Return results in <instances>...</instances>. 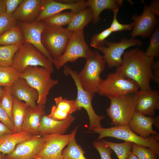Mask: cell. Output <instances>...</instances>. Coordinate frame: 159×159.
<instances>
[{"instance_id":"cell-46","label":"cell","mask_w":159,"mask_h":159,"mask_svg":"<svg viewBox=\"0 0 159 159\" xmlns=\"http://www.w3.org/2000/svg\"><path fill=\"white\" fill-rule=\"evenodd\" d=\"M5 0H0V15L6 12Z\"/></svg>"},{"instance_id":"cell-44","label":"cell","mask_w":159,"mask_h":159,"mask_svg":"<svg viewBox=\"0 0 159 159\" xmlns=\"http://www.w3.org/2000/svg\"><path fill=\"white\" fill-rule=\"evenodd\" d=\"M12 132L9 128L0 122V137L5 134Z\"/></svg>"},{"instance_id":"cell-13","label":"cell","mask_w":159,"mask_h":159,"mask_svg":"<svg viewBox=\"0 0 159 159\" xmlns=\"http://www.w3.org/2000/svg\"><path fill=\"white\" fill-rule=\"evenodd\" d=\"M24 43L32 44L54 63V60L42 42V35L46 25L43 21L30 23L20 22Z\"/></svg>"},{"instance_id":"cell-34","label":"cell","mask_w":159,"mask_h":159,"mask_svg":"<svg viewBox=\"0 0 159 159\" xmlns=\"http://www.w3.org/2000/svg\"><path fill=\"white\" fill-rule=\"evenodd\" d=\"M4 88L3 95L0 101V106L6 112L13 122L12 112L13 96L11 88L10 86H6L4 87Z\"/></svg>"},{"instance_id":"cell-6","label":"cell","mask_w":159,"mask_h":159,"mask_svg":"<svg viewBox=\"0 0 159 159\" xmlns=\"http://www.w3.org/2000/svg\"><path fill=\"white\" fill-rule=\"evenodd\" d=\"M53 63L32 44L24 43L15 54L11 66L21 73L28 67L39 66L52 73Z\"/></svg>"},{"instance_id":"cell-20","label":"cell","mask_w":159,"mask_h":159,"mask_svg":"<svg viewBox=\"0 0 159 159\" xmlns=\"http://www.w3.org/2000/svg\"><path fill=\"white\" fill-rule=\"evenodd\" d=\"M155 118L135 112L127 125L130 129L139 136L147 138L151 135L158 134L154 130L153 125Z\"/></svg>"},{"instance_id":"cell-38","label":"cell","mask_w":159,"mask_h":159,"mask_svg":"<svg viewBox=\"0 0 159 159\" xmlns=\"http://www.w3.org/2000/svg\"><path fill=\"white\" fill-rule=\"evenodd\" d=\"M17 21L12 14L9 15L5 12L0 15V35L17 25Z\"/></svg>"},{"instance_id":"cell-37","label":"cell","mask_w":159,"mask_h":159,"mask_svg":"<svg viewBox=\"0 0 159 159\" xmlns=\"http://www.w3.org/2000/svg\"><path fill=\"white\" fill-rule=\"evenodd\" d=\"M112 33V32L108 27L100 32L94 34L91 39V46L98 49L104 46L106 39Z\"/></svg>"},{"instance_id":"cell-50","label":"cell","mask_w":159,"mask_h":159,"mask_svg":"<svg viewBox=\"0 0 159 159\" xmlns=\"http://www.w3.org/2000/svg\"><path fill=\"white\" fill-rule=\"evenodd\" d=\"M5 156L4 155L0 152V159H4Z\"/></svg>"},{"instance_id":"cell-14","label":"cell","mask_w":159,"mask_h":159,"mask_svg":"<svg viewBox=\"0 0 159 159\" xmlns=\"http://www.w3.org/2000/svg\"><path fill=\"white\" fill-rule=\"evenodd\" d=\"M156 16L150 6L146 5L141 15H133L132 19L134 21V26L131 38L134 39L139 36L143 37L150 36L158 22Z\"/></svg>"},{"instance_id":"cell-2","label":"cell","mask_w":159,"mask_h":159,"mask_svg":"<svg viewBox=\"0 0 159 159\" xmlns=\"http://www.w3.org/2000/svg\"><path fill=\"white\" fill-rule=\"evenodd\" d=\"M52 73L43 67L34 66L27 67L20 73V78L24 80L37 92V105H45L50 90L58 83V80L52 78Z\"/></svg>"},{"instance_id":"cell-45","label":"cell","mask_w":159,"mask_h":159,"mask_svg":"<svg viewBox=\"0 0 159 159\" xmlns=\"http://www.w3.org/2000/svg\"><path fill=\"white\" fill-rule=\"evenodd\" d=\"M149 6L156 15L159 16V1H153Z\"/></svg>"},{"instance_id":"cell-33","label":"cell","mask_w":159,"mask_h":159,"mask_svg":"<svg viewBox=\"0 0 159 159\" xmlns=\"http://www.w3.org/2000/svg\"><path fill=\"white\" fill-rule=\"evenodd\" d=\"M74 14L71 11L61 12L50 16L43 21L47 26L62 27L69 24Z\"/></svg>"},{"instance_id":"cell-24","label":"cell","mask_w":159,"mask_h":159,"mask_svg":"<svg viewBox=\"0 0 159 159\" xmlns=\"http://www.w3.org/2000/svg\"><path fill=\"white\" fill-rule=\"evenodd\" d=\"M34 135L24 130L5 134L0 137V152L4 156L9 155L13 151L18 144Z\"/></svg>"},{"instance_id":"cell-48","label":"cell","mask_w":159,"mask_h":159,"mask_svg":"<svg viewBox=\"0 0 159 159\" xmlns=\"http://www.w3.org/2000/svg\"><path fill=\"white\" fill-rule=\"evenodd\" d=\"M159 116H158L155 118L154 124L155 125V126L158 130L159 129Z\"/></svg>"},{"instance_id":"cell-36","label":"cell","mask_w":159,"mask_h":159,"mask_svg":"<svg viewBox=\"0 0 159 159\" xmlns=\"http://www.w3.org/2000/svg\"><path fill=\"white\" fill-rule=\"evenodd\" d=\"M132 152L138 159H158V156L150 149L132 143Z\"/></svg>"},{"instance_id":"cell-12","label":"cell","mask_w":159,"mask_h":159,"mask_svg":"<svg viewBox=\"0 0 159 159\" xmlns=\"http://www.w3.org/2000/svg\"><path fill=\"white\" fill-rule=\"evenodd\" d=\"M105 46L98 49L103 54L108 67H118L122 63V56L126 49L133 46H141L142 42L138 39L124 38L118 42L106 41Z\"/></svg>"},{"instance_id":"cell-47","label":"cell","mask_w":159,"mask_h":159,"mask_svg":"<svg viewBox=\"0 0 159 159\" xmlns=\"http://www.w3.org/2000/svg\"><path fill=\"white\" fill-rule=\"evenodd\" d=\"M127 159H138L135 154L131 151Z\"/></svg>"},{"instance_id":"cell-7","label":"cell","mask_w":159,"mask_h":159,"mask_svg":"<svg viewBox=\"0 0 159 159\" xmlns=\"http://www.w3.org/2000/svg\"><path fill=\"white\" fill-rule=\"evenodd\" d=\"M64 72L65 75L71 76L75 83L77 90L75 104L78 110L84 108L86 111L90 121L89 130L93 131L101 127L100 122L105 117L97 115L93 109L92 102L95 94L87 91L82 87L79 80V73L77 71L65 65Z\"/></svg>"},{"instance_id":"cell-25","label":"cell","mask_w":159,"mask_h":159,"mask_svg":"<svg viewBox=\"0 0 159 159\" xmlns=\"http://www.w3.org/2000/svg\"><path fill=\"white\" fill-rule=\"evenodd\" d=\"M122 0H88L86 1L87 6L89 7L93 14L92 21L96 24L100 20L99 17L101 12L105 10H119L122 5Z\"/></svg>"},{"instance_id":"cell-40","label":"cell","mask_w":159,"mask_h":159,"mask_svg":"<svg viewBox=\"0 0 159 159\" xmlns=\"http://www.w3.org/2000/svg\"><path fill=\"white\" fill-rule=\"evenodd\" d=\"M94 147L99 153L101 159H112V150L102 141H94L93 143Z\"/></svg>"},{"instance_id":"cell-1","label":"cell","mask_w":159,"mask_h":159,"mask_svg":"<svg viewBox=\"0 0 159 159\" xmlns=\"http://www.w3.org/2000/svg\"><path fill=\"white\" fill-rule=\"evenodd\" d=\"M122 65L115 72L124 77L133 80L141 90H152L150 82L153 79L152 66L154 58L148 57L138 48L125 51Z\"/></svg>"},{"instance_id":"cell-35","label":"cell","mask_w":159,"mask_h":159,"mask_svg":"<svg viewBox=\"0 0 159 159\" xmlns=\"http://www.w3.org/2000/svg\"><path fill=\"white\" fill-rule=\"evenodd\" d=\"M145 53L148 57L154 58L158 57L159 55L158 26L157 27L152 34L149 45Z\"/></svg>"},{"instance_id":"cell-18","label":"cell","mask_w":159,"mask_h":159,"mask_svg":"<svg viewBox=\"0 0 159 159\" xmlns=\"http://www.w3.org/2000/svg\"><path fill=\"white\" fill-rule=\"evenodd\" d=\"M75 119V117L71 115L64 120H59L45 114L41 118L38 135L41 136L47 134L64 135Z\"/></svg>"},{"instance_id":"cell-27","label":"cell","mask_w":159,"mask_h":159,"mask_svg":"<svg viewBox=\"0 0 159 159\" xmlns=\"http://www.w3.org/2000/svg\"><path fill=\"white\" fill-rule=\"evenodd\" d=\"M29 107L25 102L20 101L13 97L12 116L14 126V132L22 130V125L26 110Z\"/></svg>"},{"instance_id":"cell-31","label":"cell","mask_w":159,"mask_h":159,"mask_svg":"<svg viewBox=\"0 0 159 159\" xmlns=\"http://www.w3.org/2000/svg\"><path fill=\"white\" fill-rule=\"evenodd\" d=\"M21 45H0V66H11L14 56Z\"/></svg>"},{"instance_id":"cell-41","label":"cell","mask_w":159,"mask_h":159,"mask_svg":"<svg viewBox=\"0 0 159 159\" xmlns=\"http://www.w3.org/2000/svg\"><path fill=\"white\" fill-rule=\"evenodd\" d=\"M0 122L6 126L14 132V126L5 110L0 106Z\"/></svg>"},{"instance_id":"cell-19","label":"cell","mask_w":159,"mask_h":159,"mask_svg":"<svg viewBox=\"0 0 159 159\" xmlns=\"http://www.w3.org/2000/svg\"><path fill=\"white\" fill-rule=\"evenodd\" d=\"M43 1V0H23L12 15L20 22L34 21L40 12Z\"/></svg>"},{"instance_id":"cell-22","label":"cell","mask_w":159,"mask_h":159,"mask_svg":"<svg viewBox=\"0 0 159 159\" xmlns=\"http://www.w3.org/2000/svg\"><path fill=\"white\" fill-rule=\"evenodd\" d=\"M45 105H37L35 107H28L24 118L22 130L33 135H38V129L41 118L45 114Z\"/></svg>"},{"instance_id":"cell-17","label":"cell","mask_w":159,"mask_h":159,"mask_svg":"<svg viewBox=\"0 0 159 159\" xmlns=\"http://www.w3.org/2000/svg\"><path fill=\"white\" fill-rule=\"evenodd\" d=\"M138 100L135 112L153 117L155 110H159V91L158 90H141L136 92Z\"/></svg>"},{"instance_id":"cell-43","label":"cell","mask_w":159,"mask_h":159,"mask_svg":"<svg viewBox=\"0 0 159 159\" xmlns=\"http://www.w3.org/2000/svg\"><path fill=\"white\" fill-rule=\"evenodd\" d=\"M153 79L154 82L159 84V58L155 62H154L152 66Z\"/></svg>"},{"instance_id":"cell-42","label":"cell","mask_w":159,"mask_h":159,"mask_svg":"<svg viewBox=\"0 0 159 159\" xmlns=\"http://www.w3.org/2000/svg\"><path fill=\"white\" fill-rule=\"evenodd\" d=\"M23 0H5L6 6V13L12 15Z\"/></svg>"},{"instance_id":"cell-5","label":"cell","mask_w":159,"mask_h":159,"mask_svg":"<svg viewBox=\"0 0 159 159\" xmlns=\"http://www.w3.org/2000/svg\"><path fill=\"white\" fill-rule=\"evenodd\" d=\"M110 104L106 110L114 126L127 125L135 112L138 96L136 93L122 96L108 97Z\"/></svg>"},{"instance_id":"cell-51","label":"cell","mask_w":159,"mask_h":159,"mask_svg":"<svg viewBox=\"0 0 159 159\" xmlns=\"http://www.w3.org/2000/svg\"><path fill=\"white\" fill-rule=\"evenodd\" d=\"M4 159H8V158H6V157L5 156Z\"/></svg>"},{"instance_id":"cell-11","label":"cell","mask_w":159,"mask_h":159,"mask_svg":"<svg viewBox=\"0 0 159 159\" xmlns=\"http://www.w3.org/2000/svg\"><path fill=\"white\" fill-rule=\"evenodd\" d=\"M77 127L69 134H47L42 136L45 143L35 159H62V152L74 138L77 130Z\"/></svg>"},{"instance_id":"cell-26","label":"cell","mask_w":159,"mask_h":159,"mask_svg":"<svg viewBox=\"0 0 159 159\" xmlns=\"http://www.w3.org/2000/svg\"><path fill=\"white\" fill-rule=\"evenodd\" d=\"M93 18L91 9L85 8L74 14L67 28L72 32L83 30L92 21Z\"/></svg>"},{"instance_id":"cell-23","label":"cell","mask_w":159,"mask_h":159,"mask_svg":"<svg viewBox=\"0 0 159 159\" xmlns=\"http://www.w3.org/2000/svg\"><path fill=\"white\" fill-rule=\"evenodd\" d=\"M54 101L56 105L52 107L50 113L47 115L52 119L63 120L78 110L75 100H69L59 96L55 97Z\"/></svg>"},{"instance_id":"cell-21","label":"cell","mask_w":159,"mask_h":159,"mask_svg":"<svg viewBox=\"0 0 159 159\" xmlns=\"http://www.w3.org/2000/svg\"><path fill=\"white\" fill-rule=\"evenodd\" d=\"M13 95L19 100L23 101L29 107H35L38 95L37 91L24 79L20 78L11 86Z\"/></svg>"},{"instance_id":"cell-16","label":"cell","mask_w":159,"mask_h":159,"mask_svg":"<svg viewBox=\"0 0 159 159\" xmlns=\"http://www.w3.org/2000/svg\"><path fill=\"white\" fill-rule=\"evenodd\" d=\"M45 143L43 136L34 135L31 138L18 144L13 151L5 156L9 159H35Z\"/></svg>"},{"instance_id":"cell-4","label":"cell","mask_w":159,"mask_h":159,"mask_svg":"<svg viewBox=\"0 0 159 159\" xmlns=\"http://www.w3.org/2000/svg\"><path fill=\"white\" fill-rule=\"evenodd\" d=\"M83 68L78 74L80 84L86 90L97 93L102 79L100 74L104 70L106 62L97 50L92 51L86 59Z\"/></svg>"},{"instance_id":"cell-32","label":"cell","mask_w":159,"mask_h":159,"mask_svg":"<svg viewBox=\"0 0 159 159\" xmlns=\"http://www.w3.org/2000/svg\"><path fill=\"white\" fill-rule=\"evenodd\" d=\"M102 141L113 150L118 159H128L132 150V143L127 141L115 143L104 140H102Z\"/></svg>"},{"instance_id":"cell-49","label":"cell","mask_w":159,"mask_h":159,"mask_svg":"<svg viewBox=\"0 0 159 159\" xmlns=\"http://www.w3.org/2000/svg\"><path fill=\"white\" fill-rule=\"evenodd\" d=\"M4 89V88H3L2 87H0V101L3 95Z\"/></svg>"},{"instance_id":"cell-3","label":"cell","mask_w":159,"mask_h":159,"mask_svg":"<svg viewBox=\"0 0 159 159\" xmlns=\"http://www.w3.org/2000/svg\"><path fill=\"white\" fill-rule=\"evenodd\" d=\"M99 136L96 141L107 137L115 138L129 142L151 150L159 156V135L158 134L151 135L145 138L142 137L132 131L127 125L105 128L101 127L93 131Z\"/></svg>"},{"instance_id":"cell-28","label":"cell","mask_w":159,"mask_h":159,"mask_svg":"<svg viewBox=\"0 0 159 159\" xmlns=\"http://www.w3.org/2000/svg\"><path fill=\"white\" fill-rule=\"evenodd\" d=\"M24 43L22 33L19 25L13 26L0 35V45H21Z\"/></svg>"},{"instance_id":"cell-29","label":"cell","mask_w":159,"mask_h":159,"mask_svg":"<svg viewBox=\"0 0 159 159\" xmlns=\"http://www.w3.org/2000/svg\"><path fill=\"white\" fill-rule=\"evenodd\" d=\"M20 78V73L12 66H0V87H11Z\"/></svg>"},{"instance_id":"cell-15","label":"cell","mask_w":159,"mask_h":159,"mask_svg":"<svg viewBox=\"0 0 159 159\" xmlns=\"http://www.w3.org/2000/svg\"><path fill=\"white\" fill-rule=\"evenodd\" d=\"M86 7V1L84 0L66 2L53 0H43L40 12L35 21H43L50 16L67 10H70L75 14Z\"/></svg>"},{"instance_id":"cell-8","label":"cell","mask_w":159,"mask_h":159,"mask_svg":"<svg viewBox=\"0 0 159 159\" xmlns=\"http://www.w3.org/2000/svg\"><path fill=\"white\" fill-rule=\"evenodd\" d=\"M72 32L67 28L46 25L42 33V42L54 62L64 52Z\"/></svg>"},{"instance_id":"cell-39","label":"cell","mask_w":159,"mask_h":159,"mask_svg":"<svg viewBox=\"0 0 159 159\" xmlns=\"http://www.w3.org/2000/svg\"><path fill=\"white\" fill-rule=\"evenodd\" d=\"M118 10H115L113 12V17L112 22L109 27L112 32H120L123 31H129L131 30L134 26L133 22L130 24H123L119 22L117 18Z\"/></svg>"},{"instance_id":"cell-30","label":"cell","mask_w":159,"mask_h":159,"mask_svg":"<svg viewBox=\"0 0 159 159\" xmlns=\"http://www.w3.org/2000/svg\"><path fill=\"white\" fill-rule=\"evenodd\" d=\"M67 146L62 152V159H87L84 155L85 152L77 143L75 138Z\"/></svg>"},{"instance_id":"cell-10","label":"cell","mask_w":159,"mask_h":159,"mask_svg":"<svg viewBox=\"0 0 159 159\" xmlns=\"http://www.w3.org/2000/svg\"><path fill=\"white\" fill-rule=\"evenodd\" d=\"M92 51L85 41L83 30L75 31L73 32L64 52L53 64L59 69L68 62H74L80 58L86 59Z\"/></svg>"},{"instance_id":"cell-9","label":"cell","mask_w":159,"mask_h":159,"mask_svg":"<svg viewBox=\"0 0 159 159\" xmlns=\"http://www.w3.org/2000/svg\"><path fill=\"white\" fill-rule=\"evenodd\" d=\"M139 89L135 81L115 72L109 74L105 79H102L98 93L101 96L118 97L135 93Z\"/></svg>"}]
</instances>
